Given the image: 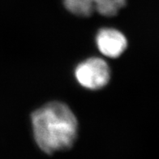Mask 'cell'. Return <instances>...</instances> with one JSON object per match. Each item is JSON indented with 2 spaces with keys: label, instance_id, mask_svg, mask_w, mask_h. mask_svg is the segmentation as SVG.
Returning a JSON list of instances; mask_svg holds the SVG:
<instances>
[{
  "label": "cell",
  "instance_id": "1",
  "mask_svg": "<svg viewBox=\"0 0 159 159\" xmlns=\"http://www.w3.org/2000/svg\"><path fill=\"white\" fill-rule=\"evenodd\" d=\"M34 138L39 148L51 154L73 146L78 123L73 112L64 103L52 102L31 115Z\"/></svg>",
  "mask_w": 159,
  "mask_h": 159
},
{
  "label": "cell",
  "instance_id": "2",
  "mask_svg": "<svg viewBox=\"0 0 159 159\" xmlns=\"http://www.w3.org/2000/svg\"><path fill=\"white\" fill-rule=\"evenodd\" d=\"M75 75L80 85L96 90L102 89L108 84L111 71L105 60L100 58H90L78 65Z\"/></svg>",
  "mask_w": 159,
  "mask_h": 159
},
{
  "label": "cell",
  "instance_id": "3",
  "mask_svg": "<svg viewBox=\"0 0 159 159\" xmlns=\"http://www.w3.org/2000/svg\"><path fill=\"white\" fill-rule=\"evenodd\" d=\"M97 45L102 55L117 58L128 46V41L121 32L114 29H102L97 35Z\"/></svg>",
  "mask_w": 159,
  "mask_h": 159
},
{
  "label": "cell",
  "instance_id": "4",
  "mask_svg": "<svg viewBox=\"0 0 159 159\" xmlns=\"http://www.w3.org/2000/svg\"><path fill=\"white\" fill-rule=\"evenodd\" d=\"M95 11L107 17L116 16L126 5V0H92Z\"/></svg>",
  "mask_w": 159,
  "mask_h": 159
},
{
  "label": "cell",
  "instance_id": "5",
  "mask_svg": "<svg viewBox=\"0 0 159 159\" xmlns=\"http://www.w3.org/2000/svg\"><path fill=\"white\" fill-rule=\"evenodd\" d=\"M65 7L74 15L89 17L95 11L92 0H63Z\"/></svg>",
  "mask_w": 159,
  "mask_h": 159
}]
</instances>
